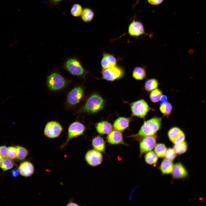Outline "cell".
Listing matches in <instances>:
<instances>
[{
    "instance_id": "1",
    "label": "cell",
    "mask_w": 206,
    "mask_h": 206,
    "mask_svg": "<svg viewBox=\"0 0 206 206\" xmlns=\"http://www.w3.org/2000/svg\"><path fill=\"white\" fill-rule=\"evenodd\" d=\"M162 120L161 117L155 116L145 121L137 133L129 136L140 140L145 136L156 134L161 128Z\"/></svg>"
},
{
    "instance_id": "17",
    "label": "cell",
    "mask_w": 206,
    "mask_h": 206,
    "mask_svg": "<svg viewBox=\"0 0 206 206\" xmlns=\"http://www.w3.org/2000/svg\"><path fill=\"white\" fill-rule=\"evenodd\" d=\"M116 59L113 56L104 53L101 63L102 69H106L116 66Z\"/></svg>"
},
{
    "instance_id": "27",
    "label": "cell",
    "mask_w": 206,
    "mask_h": 206,
    "mask_svg": "<svg viewBox=\"0 0 206 206\" xmlns=\"http://www.w3.org/2000/svg\"><path fill=\"white\" fill-rule=\"evenodd\" d=\"M159 108L160 112L168 118L171 113L173 106L171 103L167 102L160 105Z\"/></svg>"
},
{
    "instance_id": "3",
    "label": "cell",
    "mask_w": 206,
    "mask_h": 206,
    "mask_svg": "<svg viewBox=\"0 0 206 206\" xmlns=\"http://www.w3.org/2000/svg\"><path fill=\"white\" fill-rule=\"evenodd\" d=\"M130 105L132 116L140 118H144L150 110H153L142 99L132 102Z\"/></svg>"
},
{
    "instance_id": "25",
    "label": "cell",
    "mask_w": 206,
    "mask_h": 206,
    "mask_svg": "<svg viewBox=\"0 0 206 206\" xmlns=\"http://www.w3.org/2000/svg\"><path fill=\"white\" fill-rule=\"evenodd\" d=\"M159 83L156 79L152 78L147 80L144 83V90L148 92H150L157 88Z\"/></svg>"
},
{
    "instance_id": "6",
    "label": "cell",
    "mask_w": 206,
    "mask_h": 206,
    "mask_svg": "<svg viewBox=\"0 0 206 206\" xmlns=\"http://www.w3.org/2000/svg\"><path fill=\"white\" fill-rule=\"evenodd\" d=\"M158 136L154 135L145 136L140 140L139 143L140 157L147 152L152 150L156 144Z\"/></svg>"
},
{
    "instance_id": "34",
    "label": "cell",
    "mask_w": 206,
    "mask_h": 206,
    "mask_svg": "<svg viewBox=\"0 0 206 206\" xmlns=\"http://www.w3.org/2000/svg\"><path fill=\"white\" fill-rule=\"evenodd\" d=\"M7 158L13 160L16 159L17 152L16 146H11L8 147Z\"/></svg>"
},
{
    "instance_id": "5",
    "label": "cell",
    "mask_w": 206,
    "mask_h": 206,
    "mask_svg": "<svg viewBox=\"0 0 206 206\" xmlns=\"http://www.w3.org/2000/svg\"><path fill=\"white\" fill-rule=\"evenodd\" d=\"M67 82L65 79L60 74L54 73L47 77V84L49 89L56 91L64 88Z\"/></svg>"
},
{
    "instance_id": "42",
    "label": "cell",
    "mask_w": 206,
    "mask_h": 206,
    "mask_svg": "<svg viewBox=\"0 0 206 206\" xmlns=\"http://www.w3.org/2000/svg\"><path fill=\"white\" fill-rule=\"evenodd\" d=\"M195 51L193 48H191L189 51V53L190 54H193L194 53Z\"/></svg>"
},
{
    "instance_id": "4",
    "label": "cell",
    "mask_w": 206,
    "mask_h": 206,
    "mask_svg": "<svg viewBox=\"0 0 206 206\" xmlns=\"http://www.w3.org/2000/svg\"><path fill=\"white\" fill-rule=\"evenodd\" d=\"M86 128L85 126L79 122L75 121L71 124L68 128L66 141L60 146V148H64L72 138L83 134Z\"/></svg>"
},
{
    "instance_id": "39",
    "label": "cell",
    "mask_w": 206,
    "mask_h": 206,
    "mask_svg": "<svg viewBox=\"0 0 206 206\" xmlns=\"http://www.w3.org/2000/svg\"><path fill=\"white\" fill-rule=\"evenodd\" d=\"M150 4L153 5H157L161 4L163 0H147Z\"/></svg>"
},
{
    "instance_id": "12",
    "label": "cell",
    "mask_w": 206,
    "mask_h": 206,
    "mask_svg": "<svg viewBox=\"0 0 206 206\" xmlns=\"http://www.w3.org/2000/svg\"><path fill=\"white\" fill-rule=\"evenodd\" d=\"M128 33L130 36L134 37H138L146 34L142 23L136 21H133L129 25Z\"/></svg>"
},
{
    "instance_id": "37",
    "label": "cell",
    "mask_w": 206,
    "mask_h": 206,
    "mask_svg": "<svg viewBox=\"0 0 206 206\" xmlns=\"http://www.w3.org/2000/svg\"><path fill=\"white\" fill-rule=\"evenodd\" d=\"M11 173L12 176L15 177H17L20 174L18 168H17L12 169L11 171Z\"/></svg>"
},
{
    "instance_id": "40",
    "label": "cell",
    "mask_w": 206,
    "mask_h": 206,
    "mask_svg": "<svg viewBox=\"0 0 206 206\" xmlns=\"http://www.w3.org/2000/svg\"><path fill=\"white\" fill-rule=\"evenodd\" d=\"M63 0H48L50 4L54 5H58Z\"/></svg>"
},
{
    "instance_id": "20",
    "label": "cell",
    "mask_w": 206,
    "mask_h": 206,
    "mask_svg": "<svg viewBox=\"0 0 206 206\" xmlns=\"http://www.w3.org/2000/svg\"><path fill=\"white\" fill-rule=\"evenodd\" d=\"M92 145L94 149L101 152H104L105 151V142L100 136H96L93 139Z\"/></svg>"
},
{
    "instance_id": "29",
    "label": "cell",
    "mask_w": 206,
    "mask_h": 206,
    "mask_svg": "<svg viewBox=\"0 0 206 206\" xmlns=\"http://www.w3.org/2000/svg\"><path fill=\"white\" fill-rule=\"evenodd\" d=\"M15 163L13 160L8 158L3 159L0 164V168L3 171H6L12 169L14 166Z\"/></svg>"
},
{
    "instance_id": "33",
    "label": "cell",
    "mask_w": 206,
    "mask_h": 206,
    "mask_svg": "<svg viewBox=\"0 0 206 206\" xmlns=\"http://www.w3.org/2000/svg\"><path fill=\"white\" fill-rule=\"evenodd\" d=\"M177 155L173 148H170L167 149L164 157L165 159L172 161L176 158Z\"/></svg>"
},
{
    "instance_id": "23",
    "label": "cell",
    "mask_w": 206,
    "mask_h": 206,
    "mask_svg": "<svg viewBox=\"0 0 206 206\" xmlns=\"http://www.w3.org/2000/svg\"><path fill=\"white\" fill-rule=\"evenodd\" d=\"M15 146L17 152V160L19 161L25 160L29 154V151L23 146L19 145Z\"/></svg>"
},
{
    "instance_id": "44",
    "label": "cell",
    "mask_w": 206,
    "mask_h": 206,
    "mask_svg": "<svg viewBox=\"0 0 206 206\" xmlns=\"http://www.w3.org/2000/svg\"><path fill=\"white\" fill-rule=\"evenodd\" d=\"M139 1V0H137V1L136 2V3L135 4V5H134L135 6V5H136L137 4V3H138Z\"/></svg>"
},
{
    "instance_id": "43",
    "label": "cell",
    "mask_w": 206,
    "mask_h": 206,
    "mask_svg": "<svg viewBox=\"0 0 206 206\" xmlns=\"http://www.w3.org/2000/svg\"><path fill=\"white\" fill-rule=\"evenodd\" d=\"M3 159V157L0 155V164L2 162Z\"/></svg>"
},
{
    "instance_id": "21",
    "label": "cell",
    "mask_w": 206,
    "mask_h": 206,
    "mask_svg": "<svg viewBox=\"0 0 206 206\" xmlns=\"http://www.w3.org/2000/svg\"><path fill=\"white\" fill-rule=\"evenodd\" d=\"M132 76L136 80H142L145 79L146 74L145 68L140 67H135L133 70Z\"/></svg>"
},
{
    "instance_id": "8",
    "label": "cell",
    "mask_w": 206,
    "mask_h": 206,
    "mask_svg": "<svg viewBox=\"0 0 206 206\" xmlns=\"http://www.w3.org/2000/svg\"><path fill=\"white\" fill-rule=\"evenodd\" d=\"M62 130V128L59 123L56 121H51L46 124L44 130L45 135L49 138L58 137Z\"/></svg>"
},
{
    "instance_id": "2",
    "label": "cell",
    "mask_w": 206,
    "mask_h": 206,
    "mask_svg": "<svg viewBox=\"0 0 206 206\" xmlns=\"http://www.w3.org/2000/svg\"><path fill=\"white\" fill-rule=\"evenodd\" d=\"M104 106V100L101 96L98 94H94L88 99L84 105L76 112L94 114L102 110Z\"/></svg>"
},
{
    "instance_id": "35",
    "label": "cell",
    "mask_w": 206,
    "mask_h": 206,
    "mask_svg": "<svg viewBox=\"0 0 206 206\" xmlns=\"http://www.w3.org/2000/svg\"><path fill=\"white\" fill-rule=\"evenodd\" d=\"M185 135L183 131L174 138L171 141L174 144H179L185 141Z\"/></svg>"
},
{
    "instance_id": "9",
    "label": "cell",
    "mask_w": 206,
    "mask_h": 206,
    "mask_svg": "<svg viewBox=\"0 0 206 206\" xmlns=\"http://www.w3.org/2000/svg\"><path fill=\"white\" fill-rule=\"evenodd\" d=\"M85 159L87 163L92 167L100 165L103 160V157L101 152L95 149L88 151L85 154Z\"/></svg>"
},
{
    "instance_id": "36",
    "label": "cell",
    "mask_w": 206,
    "mask_h": 206,
    "mask_svg": "<svg viewBox=\"0 0 206 206\" xmlns=\"http://www.w3.org/2000/svg\"><path fill=\"white\" fill-rule=\"evenodd\" d=\"M7 149L5 145L0 146V155L4 158H7Z\"/></svg>"
},
{
    "instance_id": "11",
    "label": "cell",
    "mask_w": 206,
    "mask_h": 206,
    "mask_svg": "<svg viewBox=\"0 0 206 206\" xmlns=\"http://www.w3.org/2000/svg\"><path fill=\"white\" fill-rule=\"evenodd\" d=\"M66 67L71 74L81 76L84 73L85 70L80 62L74 59H69L66 64Z\"/></svg>"
},
{
    "instance_id": "26",
    "label": "cell",
    "mask_w": 206,
    "mask_h": 206,
    "mask_svg": "<svg viewBox=\"0 0 206 206\" xmlns=\"http://www.w3.org/2000/svg\"><path fill=\"white\" fill-rule=\"evenodd\" d=\"M154 152L158 157L164 158L167 149L165 145L163 143L156 144L154 147Z\"/></svg>"
},
{
    "instance_id": "28",
    "label": "cell",
    "mask_w": 206,
    "mask_h": 206,
    "mask_svg": "<svg viewBox=\"0 0 206 206\" xmlns=\"http://www.w3.org/2000/svg\"><path fill=\"white\" fill-rule=\"evenodd\" d=\"M187 148V143L184 141L181 143L174 144L173 148L177 154L180 155L185 153Z\"/></svg>"
},
{
    "instance_id": "32",
    "label": "cell",
    "mask_w": 206,
    "mask_h": 206,
    "mask_svg": "<svg viewBox=\"0 0 206 206\" xmlns=\"http://www.w3.org/2000/svg\"><path fill=\"white\" fill-rule=\"evenodd\" d=\"M183 131L179 127H173L171 128L168 131L167 136L171 141H172Z\"/></svg>"
},
{
    "instance_id": "31",
    "label": "cell",
    "mask_w": 206,
    "mask_h": 206,
    "mask_svg": "<svg viewBox=\"0 0 206 206\" xmlns=\"http://www.w3.org/2000/svg\"><path fill=\"white\" fill-rule=\"evenodd\" d=\"M83 9L81 5L78 3L74 4L70 10V13L73 17H77L81 16Z\"/></svg>"
},
{
    "instance_id": "14",
    "label": "cell",
    "mask_w": 206,
    "mask_h": 206,
    "mask_svg": "<svg viewBox=\"0 0 206 206\" xmlns=\"http://www.w3.org/2000/svg\"><path fill=\"white\" fill-rule=\"evenodd\" d=\"M171 174L173 179H183L188 175L187 169L184 165L180 162L176 163L174 165Z\"/></svg>"
},
{
    "instance_id": "19",
    "label": "cell",
    "mask_w": 206,
    "mask_h": 206,
    "mask_svg": "<svg viewBox=\"0 0 206 206\" xmlns=\"http://www.w3.org/2000/svg\"><path fill=\"white\" fill-rule=\"evenodd\" d=\"M173 166L172 161L165 159L161 162L159 169L163 174L167 175L171 173Z\"/></svg>"
},
{
    "instance_id": "15",
    "label": "cell",
    "mask_w": 206,
    "mask_h": 206,
    "mask_svg": "<svg viewBox=\"0 0 206 206\" xmlns=\"http://www.w3.org/2000/svg\"><path fill=\"white\" fill-rule=\"evenodd\" d=\"M20 174L25 177L31 176L34 171V167L30 161H25L21 163L18 167Z\"/></svg>"
},
{
    "instance_id": "7",
    "label": "cell",
    "mask_w": 206,
    "mask_h": 206,
    "mask_svg": "<svg viewBox=\"0 0 206 206\" xmlns=\"http://www.w3.org/2000/svg\"><path fill=\"white\" fill-rule=\"evenodd\" d=\"M102 78L106 80L112 82L121 78L123 76V70L116 66L106 69H102Z\"/></svg>"
},
{
    "instance_id": "38",
    "label": "cell",
    "mask_w": 206,
    "mask_h": 206,
    "mask_svg": "<svg viewBox=\"0 0 206 206\" xmlns=\"http://www.w3.org/2000/svg\"><path fill=\"white\" fill-rule=\"evenodd\" d=\"M168 99L167 96L166 95L163 94L159 101V104L160 105L164 104L168 102Z\"/></svg>"
},
{
    "instance_id": "30",
    "label": "cell",
    "mask_w": 206,
    "mask_h": 206,
    "mask_svg": "<svg viewBox=\"0 0 206 206\" xmlns=\"http://www.w3.org/2000/svg\"><path fill=\"white\" fill-rule=\"evenodd\" d=\"M163 94L162 91L157 88L151 91L149 95L150 99L152 102L156 103L159 101Z\"/></svg>"
},
{
    "instance_id": "24",
    "label": "cell",
    "mask_w": 206,
    "mask_h": 206,
    "mask_svg": "<svg viewBox=\"0 0 206 206\" xmlns=\"http://www.w3.org/2000/svg\"><path fill=\"white\" fill-rule=\"evenodd\" d=\"M144 159L146 163L150 165H154L157 163L158 157L154 151L151 150L146 153Z\"/></svg>"
},
{
    "instance_id": "41",
    "label": "cell",
    "mask_w": 206,
    "mask_h": 206,
    "mask_svg": "<svg viewBox=\"0 0 206 206\" xmlns=\"http://www.w3.org/2000/svg\"><path fill=\"white\" fill-rule=\"evenodd\" d=\"M67 206H79V205L72 201H70L66 205Z\"/></svg>"
},
{
    "instance_id": "18",
    "label": "cell",
    "mask_w": 206,
    "mask_h": 206,
    "mask_svg": "<svg viewBox=\"0 0 206 206\" xmlns=\"http://www.w3.org/2000/svg\"><path fill=\"white\" fill-rule=\"evenodd\" d=\"M96 129L98 132L101 134H108L112 129V124L106 121H103L98 122L95 125Z\"/></svg>"
},
{
    "instance_id": "13",
    "label": "cell",
    "mask_w": 206,
    "mask_h": 206,
    "mask_svg": "<svg viewBox=\"0 0 206 206\" xmlns=\"http://www.w3.org/2000/svg\"><path fill=\"white\" fill-rule=\"evenodd\" d=\"M107 142L112 145L122 144L128 146L124 141L122 133L118 130H113L108 134L106 137Z\"/></svg>"
},
{
    "instance_id": "16",
    "label": "cell",
    "mask_w": 206,
    "mask_h": 206,
    "mask_svg": "<svg viewBox=\"0 0 206 206\" xmlns=\"http://www.w3.org/2000/svg\"><path fill=\"white\" fill-rule=\"evenodd\" d=\"M130 118L120 117L114 122L113 127L115 129L119 131H123L127 128L129 125Z\"/></svg>"
},
{
    "instance_id": "22",
    "label": "cell",
    "mask_w": 206,
    "mask_h": 206,
    "mask_svg": "<svg viewBox=\"0 0 206 206\" xmlns=\"http://www.w3.org/2000/svg\"><path fill=\"white\" fill-rule=\"evenodd\" d=\"M94 16L93 11L88 7H86L83 9L81 15L82 20L84 22L88 23L91 21Z\"/></svg>"
},
{
    "instance_id": "10",
    "label": "cell",
    "mask_w": 206,
    "mask_h": 206,
    "mask_svg": "<svg viewBox=\"0 0 206 206\" xmlns=\"http://www.w3.org/2000/svg\"><path fill=\"white\" fill-rule=\"evenodd\" d=\"M84 94V90L80 87L74 88L68 94L67 100L70 105L74 106L79 103Z\"/></svg>"
}]
</instances>
